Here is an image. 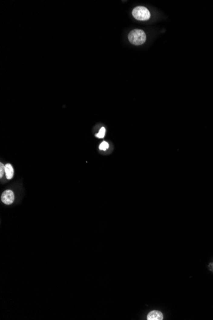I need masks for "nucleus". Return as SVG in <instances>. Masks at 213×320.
I'll return each mask as SVG.
<instances>
[{
	"instance_id": "1",
	"label": "nucleus",
	"mask_w": 213,
	"mask_h": 320,
	"mask_svg": "<svg viewBox=\"0 0 213 320\" xmlns=\"http://www.w3.org/2000/svg\"><path fill=\"white\" fill-rule=\"evenodd\" d=\"M128 40L130 43L135 45L143 44L146 40V35L142 29H133L128 35Z\"/></svg>"
},
{
	"instance_id": "2",
	"label": "nucleus",
	"mask_w": 213,
	"mask_h": 320,
	"mask_svg": "<svg viewBox=\"0 0 213 320\" xmlns=\"http://www.w3.org/2000/svg\"><path fill=\"white\" fill-rule=\"evenodd\" d=\"M132 15L139 21H147L151 16L149 10L144 7H135L132 11Z\"/></svg>"
},
{
	"instance_id": "3",
	"label": "nucleus",
	"mask_w": 213,
	"mask_h": 320,
	"mask_svg": "<svg viewBox=\"0 0 213 320\" xmlns=\"http://www.w3.org/2000/svg\"><path fill=\"white\" fill-rule=\"evenodd\" d=\"M1 199H2V201L4 204L8 205H11V203H13V202L14 201V199H15L14 194L12 191L10 190L5 191L2 194Z\"/></svg>"
},
{
	"instance_id": "4",
	"label": "nucleus",
	"mask_w": 213,
	"mask_h": 320,
	"mask_svg": "<svg viewBox=\"0 0 213 320\" xmlns=\"http://www.w3.org/2000/svg\"><path fill=\"white\" fill-rule=\"evenodd\" d=\"M163 319V314L158 311H152L147 315V319L148 320H162Z\"/></svg>"
},
{
	"instance_id": "5",
	"label": "nucleus",
	"mask_w": 213,
	"mask_h": 320,
	"mask_svg": "<svg viewBox=\"0 0 213 320\" xmlns=\"http://www.w3.org/2000/svg\"><path fill=\"white\" fill-rule=\"evenodd\" d=\"M5 174L6 177L8 180H10L13 178L14 171L13 167L11 166V165L10 164H7L5 165Z\"/></svg>"
},
{
	"instance_id": "6",
	"label": "nucleus",
	"mask_w": 213,
	"mask_h": 320,
	"mask_svg": "<svg viewBox=\"0 0 213 320\" xmlns=\"http://www.w3.org/2000/svg\"><path fill=\"white\" fill-rule=\"evenodd\" d=\"M105 128L104 127H102L100 128L99 132L95 135V136L98 138H103L105 137Z\"/></svg>"
},
{
	"instance_id": "7",
	"label": "nucleus",
	"mask_w": 213,
	"mask_h": 320,
	"mask_svg": "<svg viewBox=\"0 0 213 320\" xmlns=\"http://www.w3.org/2000/svg\"><path fill=\"white\" fill-rule=\"evenodd\" d=\"M109 145L108 143H106V141H103L102 143L100 145L99 148L101 150L105 151V150H106L109 148Z\"/></svg>"
},
{
	"instance_id": "8",
	"label": "nucleus",
	"mask_w": 213,
	"mask_h": 320,
	"mask_svg": "<svg viewBox=\"0 0 213 320\" xmlns=\"http://www.w3.org/2000/svg\"><path fill=\"white\" fill-rule=\"evenodd\" d=\"M4 172H5V166L3 165L2 163L0 164V178H2L3 175H4Z\"/></svg>"
}]
</instances>
